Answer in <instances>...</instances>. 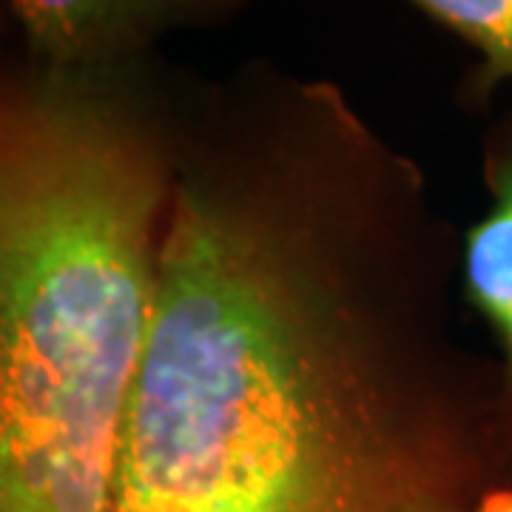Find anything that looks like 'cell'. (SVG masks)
<instances>
[{"mask_svg": "<svg viewBox=\"0 0 512 512\" xmlns=\"http://www.w3.org/2000/svg\"><path fill=\"white\" fill-rule=\"evenodd\" d=\"M458 248L339 83L256 57L183 86L114 512H464L504 487Z\"/></svg>", "mask_w": 512, "mask_h": 512, "instance_id": "obj_1", "label": "cell"}, {"mask_svg": "<svg viewBox=\"0 0 512 512\" xmlns=\"http://www.w3.org/2000/svg\"><path fill=\"white\" fill-rule=\"evenodd\" d=\"M183 89L0 57V512H114Z\"/></svg>", "mask_w": 512, "mask_h": 512, "instance_id": "obj_2", "label": "cell"}, {"mask_svg": "<svg viewBox=\"0 0 512 512\" xmlns=\"http://www.w3.org/2000/svg\"><path fill=\"white\" fill-rule=\"evenodd\" d=\"M225 0H15L23 55L52 72L111 74L146 66L180 29L231 18Z\"/></svg>", "mask_w": 512, "mask_h": 512, "instance_id": "obj_3", "label": "cell"}, {"mask_svg": "<svg viewBox=\"0 0 512 512\" xmlns=\"http://www.w3.org/2000/svg\"><path fill=\"white\" fill-rule=\"evenodd\" d=\"M481 180L487 208L461 231L458 296L493 333L495 436L504 487H512V103L481 134Z\"/></svg>", "mask_w": 512, "mask_h": 512, "instance_id": "obj_4", "label": "cell"}, {"mask_svg": "<svg viewBox=\"0 0 512 512\" xmlns=\"http://www.w3.org/2000/svg\"><path fill=\"white\" fill-rule=\"evenodd\" d=\"M413 12L473 52L458 77L456 106L487 114L495 94L512 83V0H416Z\"/></svg>", "mask_w": 512, "mask_h": 512, "instance_id": "obj_5", "label": "cell"}, {"mask_svg": "<svg viewBox=\"0 0 512 512\" xmlns=\"http://www.w3.org/2000/svg\"><path fill=\"white\" fill-rule=\"evenodd\" d=\"M464 512H512V487H493Z\"/></svg>", "mask_w": 512, "mask_h": 512, "instance_id": "obj_6", "label": "cell"}, {"mask_svg": "<svg viewBox=\"0 0 512 512\" xmlns=\"http://www.w3.org/2000/svg\"><path fill=\"white\" fill-rule=\"evenodd\" d=\"M9 29H15V26H12V15H9V3H3L0 6V37L6 35Z\"/></svg>", "mask_w": 512, "mask_h": 512, "instance_id": "obj_7", "label": "cell"}]
</instances>
